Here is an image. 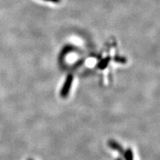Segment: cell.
Returning <instances> with one entry per match:
<instances>
[{"label":"cell","instance_id":"cell-1","mask_svg":"<svg viewBox=\"0 0 160 160\" xmlns=\"http://www.w3.org/2000/svg\"><path fill=\"white\" fill-rule=\"evenodd\" d=\"M73 76L72 75H69L67 77L66 82H65L62 88L61 92H60V95H61V97L62 98H66L69 92V90L72 88V85L73 83Z\"/></svg>","mask_w":160,"mask_h":160},{"label":"cell","instance_id":"cell-2","mask_svg":"<svg viewBox=\"0 0 160 160\" xmlns=\"http://www.w3.org/2000/svg\"><path fill=\"white\" fill-rule=\"evenodd\" d=\"M108 146L110 148H112L114 150H116V151L118 152L120 154L122 155L123 156L125 151L123 148H122V146L120 145L119 143H118L117 142L114 141V140H109L108 142Z\"/></svg>","mask_w":160,"mask_h":160},{"label":"cell","instance_id":"cell-3","mask_svg":"<svg viewBox=\"0 0 160 160\" xmlns=\"http://www.w3.org/2000/svg\"><path fill=\"white\" fill-rule=\"evenodd\" d=\"M110 61H111V58L109 56L103 58V59L101 60V62L98 63V68L100 69H104L105 68H106Z\"/></svg>","mask_w":160,"mask_h":160},{"label":"cell","instance_id":"cell-4","mask_svg":"<svg viewBox=\"0 0 160 160\" xmlns=\"http://www.w3.org/2000/svg\"><path fill=\"white\" fill-rule=\"evenodd\" d=\"M123 156L126 160H133V155L132 150L130 148L128 149L125 152Z\"/></svg>","mask_w":160,"mask_h":160},{"label":"cell","instance_id":"cell-5","mask_svg":"<svg viewBox=\"0 0 160 160\" xmlns=\"http://www.w3.org/2000/svg\"><path fill=\"white\" fill-rule=\"evenodd\" d=\"M114 60L116 62H119V63H126V58H124L123 57H119V56H118V57H116L114 59Z\"/></svg>","mask_w":160,"mask_h":160},{"label":"cell","instance_id":"cell-6","mask_svg":"<svg viewBox=\"0 0 160 160\" xmlns=\"http://www.w3.org/2000/svg\"><path fill=\"white\" fill-rule=\"evenodd\" d=\"M45 1L51 2H53V3H59L60 2V0H45Z\"/></svg>","mask_w":160,"mask_h":160},{"label":"cell","instance_id":"cell-7","mask_svg":"<svg viewBox=\"0 0 160 160\" xmlns=\"http://www.w3.org/2000/svg\"><path fill=\"white\" fill-rule=\"evenodd\" d=\"M116 160H123V159L122 158H118L116 159Z\"/></svg>","mask_w":160,"mask_h":160},{"label":"cell","instance_id":"cell-8","mask_svg":"<svg viewBox=\"0 0 160 160\" xmlns=\"http://www.w3.org/2000/svg\"><path fill=\"white\" fill-rule=\"evenodd\" d=\"M28 160H32V159H28Z\"/></svg>","mask_w":160,"mask_h":160}]
</instances>
